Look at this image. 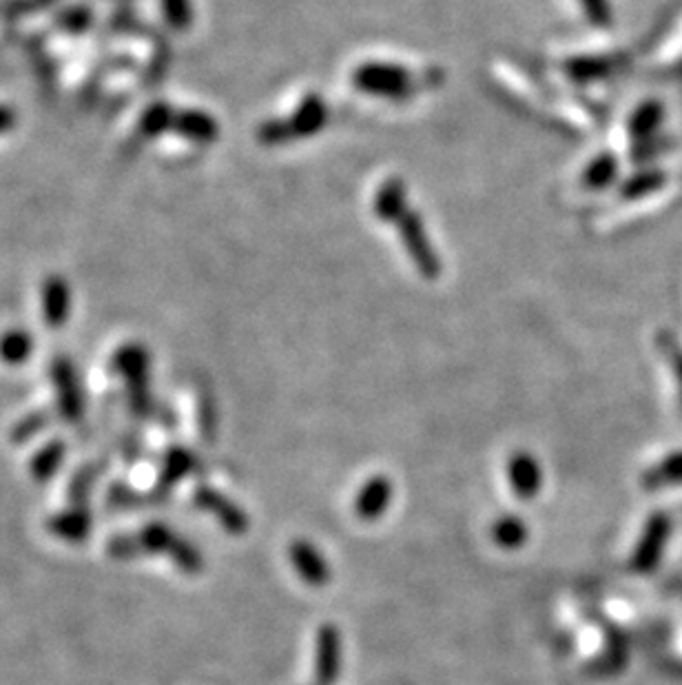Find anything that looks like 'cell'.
<instances>
[{"mask_svg": "<svg viewBox=\"0 0 682 685\" xmlns=\"http://www.w3.org/2000/svg\"><path fill=\"white\" fill-rule=\"evenodd\" d=\"M328 122V107L319 94H308L299 102L293 116L284 120H268L257 129V138L262 145H286L299 138H310L319 134Z\"/></svg>", "mask_w": 682, "mask_h": 685, "instance_id": "1", "label": "cell"}, {"mask_svg": "<svg viewBox=\"0 0 682 685\" xmlns=\"http://www.w3.org/2000/svg\"><path fill=\"white\" fill-rule=\"evenodd\" d=\"M353 85L370 96L401 100L415 94L417 80L406 67L370 60L353 71Z\"/></svg>", "mask_w": 682, "mask_h": 685, "instance_id": "2", "label": "cell"}, {"mask_svg": "<svg viewBox=\"0 0 682 685\" xmlns=\"http://www.w3.org/2000/svg\"><path fill=\"white\" fill-rule=\"evenodd\" d=\"M138 552H151V555H167L175 566L186 575H198L204 568V559L200 550L189 541L178 537L169 526L149 524L140 530L136 537Z\"/></svg>", "mask_w": 682, "mask_h": 685, "instance_id": "3", "label": "cell"}, {"mask_svg": "<svg viewBox=\"0 0 682 685\" xmlns=\"http://www.w3.org/2000/svg\"><path fill=\"white\" fill-rule=\"evenodd\" d=\"M113 371L124 377L129 388L131 408L138 415L151 411V391H149V353L140 344H127L113 355Z\"/></svg>", "mask_w": 682, "mask_h": 685, "instance_id": "4", "label": "cell"}, {"mask_svg": "<svg viewBox=\"0 0 682 685\" xmlns=\"http://www.w3.org/2000/svg\"><path fill=\"white\" fill-rule=\"evenodd\" d=\"M397 231L401 235L403 249L410 255V260L415 262L417 271L426 280H437L441 273V260L437 251H434L432 242L426 233V224H423L417 211L408 209L397 222Z\"/></svg>", "mask_w": 682, "mask_h": 685, "instance_id": "5", "label": "cell"}, {"mask_svg": "<svg viewBox=\"0 0 682 685\" xmlns=\"http://www.w3.org/2000/svg\"><path fill=\"white\" fill-rule=\"evenodd\" d=\"M671 537V519L665 513H654L643 528V535H640L636 550L632 555V566L638 575H649L660 566V559L665 555V548L669 544Z\"/></svg>", "mask_w": 682, "mask_h": 685, "instance_id": "6", "label": "cell"}, {"mask_svg": "<svg viewBox=\"0 0 682 685\" xmlns=\"http://www.w3.org/2000/svg\"><path fill=\"white\" fill-rule=\"evenodd\" d=\"M51 382L56 386L60 415L67 422H80L82 415H85V400H82L76 368L67 357H56L54 364H51Z\"/></svg>", "mask_w": 682, "mask_h": 685, "instance_id": "7", "label": "cell"}, {"mask_svg": "<svg viewBox=\"0 0 682 685\" xmlns=\"http://www.w3.org/2000/svg\"><path fill=\"white\" fill-rule=\"evenodd\" d=\"M193 499L202 510H206V513L220 521L226 533L244 535L248 530V517L244 515V510L240 506H235L231 499H226L222 493H217V490L202 486L195 490Z\"/></svg>", "mask_w": 682, "mask_h": 685, "instance_id": "8", "label": "cell"}, {"mask_svg": "<svg viewBox=\"0 0 682 685\" xmlns=\"http://www.w3.org/2000/svg\"><path fill=\"white\" fill-rule=\"evenodd\" d=\"M508 475H510V486L514 490V495L523 499V502H530V499H534L541 493L543 468L534 455L525 451L514 453L508 464Z\"/></svg>", "mask_w": 682, "mask_h": 685, "instance_id": "9", "label": "cell"}, {"mask_svg": "<svg viewBox=\"0 0 682 685\" xmlns=\"http://www.w3.org/2000/svg\"><path fill=\"white\" fill-rule=\"evenodd\" d=\"M288 557H291L297 575L302 577L308 586L322 588L330 581L328 561L322 557V552L310 544V541H293L291 548H288Z\"/></svg>", "mask_w": 682, "mask_h": 685, "instance_id": "10", "label": "cell"}, {"mask_svg": "<svg viewBox=\"0 0 682 685\" xmlns=\"http://www.w3.org/2000/svg\"><path fill=\"white\" fill-rule=\"evenodd\" d=\"M341 668V637L335 626L319 628L317 632V657H315V677L319 685H333L339 677Z\"/></svg>", "mask_w": 682, "mask_h": 685, "instance_id": "11", "label": "cell"}, {"mask_svg": "<svg viewBox=\"0 0 682 685\" xmlns=\"http://www.w3.org/2000/svg\"><path fill=\"white\" fill-rule=\"evenodd\" d=\"M392 502V484L384 475L368 479L355 497V515L364 521H375L386 513Z\"/></svg>", "mask_w": 682, "mask_h": 685, "instance_id": "12", "label": "cell"}, {"mask_svg": "<svg viewBox=\"0 0 682 685\" xmlns=\"http://www.w3.org/2000/svg\"><path fill=\"white\" fill-rule=\"evenodd\" d=\"M408 211V191L406 182L401 178H390L386 180L375 193V200H372V213L381 222H392L397 224L403 213Z\"/></svg>", "mask_w": 682, "mask_h": 685, "instance_id": "13", "label": "cell"}, {"mask_svg": "<svg viewBox=\"0 0 682 685\" xmlns=\"http://www.w3.org/2000/svg\"><path fill=\"white\" fill-rule=\"evenodd\" d=\"M71 311V293L67 282L54 275L43 286V315L51 329H60L67 324Z\"/></svg>", "mask_w": 682, "mask_h": 685, "instance_id": "14", "label": "cell"}, {"mask_svg": "<svg viewBox=\"0 0 682 685\" xmlns=\"http://www.w3.org/2000/svg\"><path fill=\"white\" fill-rule=\"evenodd\" d=\"M173 129L182 134L184 138H189L193 142H202V145H211V142L220 134V127L213 116L206 114V111H195L186 109L175 114Z\"/></svg>", "mask_w": 682, "mask_h": 685, "instance_id": "15", "label": "cell"}, {"mask_svg": "<svg viewBox=\"0 0 682 685\" xmlns=\"http://www.w3.org/2000/svg\"><path fill=\"white\" fill-rule=\"evenodd\" d=\"M49 533L56 535L65 541H82L87 539L91 530V517L82 508L67 510V513H58L56 517L49 519Z\"/></svg>", "mask_w": 682, "mask_h": 685, "instance_id": "16", "label": "cell"}, {"mask_svg": "<svg viewBox=\"0 0 682 685\" xmlns=\"http://www.w3.org/2000/svg\"><path fill=\"white\" fill-rule=\"evenodd\" d=\"M195 466H198V459H195L191 451H186V448H180V446H173L167 453V457H164V466L160 473V488L169 490L171 486L178 484L180 479L193 473Z\"/></svg>", "mask_w": 682, "mask_h": 685, "instance_id": "17", "label": "cell"}, {"mask_svg": "<svg viewBox=\"0 0 682 685\" xmlns=\"http://www.w3.org/2000/svg\"><path fill=\"white\" fill-rule=\"evenodd\" d=\"M614 63L609 58H598V56H581V58H570L563 65V71L576 83H594V80H601L605 76L612 74Z\"/></svg>", "mask_w": 682, "mask_h": 685, "instance_id": "18", "label": "cell"}, {"mask_svg": "<svg viewBox=\"0 0 682 685\" xmlns=\"http://www.w3.org/2000/svg\"><path fill=\"white\" fill-rule=\"evenodd\" d=\"M663 116H665V109L660 102L656 100L645 102V105H640L634 111L632 120H629V136L638 142H645L658 129L660 122H663Z\"/></svg>", "mask_w": 682, "mask_h": 685, "instance_id": "19", "label": "cell"}, {"mask_svg": "<svg viewBox=\"0 0 682 685\" xmlns=\"http://www.w3.org/2000/svg\"><path fill=\"white\" fill-rule=\"evenodd\" d=\"M527 537H530L527 524L523 519L514 517V515H505L501 519H496L494 526H492V539L505 550L521 548L527 541Z\"/></svg>", "mask_w": 682, "mask_h": 685, "instance_id": "20", "label": "cell"}, {"mask_svg": "<svg viewBox=\"0 0 682 685\" xmlns=\"http://www.w3.org/2000/svg\"><path fill=\"white\" fill-rule=\"evenodd\" d=\"M618 176V160L614 153H601L583 171V184L587 189H605Z\"/></svg>", "mask_w": 682, "mask_h": 685, "instance_id": "21", "label": "cell"}, {"mask_svg": "<svg viewBox=\"0 0 682 685\" xmlns=\"http://www.w3.org/2000/svg\"><path fill=\"white\" fill-rule=\"evenodd\" d=\"M667 182V176L663 171H656V169H649V171H640L636 176L627 178L623 184H620V198L625 200H636V198H645L649 193L658 191L663 184Z\"/></svg>", "mask_w": 682, "mask_h": 685, "instance_id": "22", "label": "cell"}, {"mask_svg": "<svg viewBox=\"0 0 682 685\" xmlns=\"http://www.w3.org/2000/svg\"><path fill=\"white\" fill-rule=\"evenodd\" d=\"M65 451V444L58 442V439L40 448L36 457L31 459V475H34L36 482H47V479L56 475V470L62 466V459H65Z\"/></svg>", "mask_w": 682, "mask_h": 685, "instance_id": "23", "label": "cell"}, {"mask_svg": "<svg viewBox=\"0 0 682 685\" xmlns=\"http://www.w3.org/2000/svg\"><path fill=\"white\" fill-rule=\"evenodd\" d=\"M34 351V340L27 331H7L0 337V360L5 364H23Z\"/></svg>", "mask_w": 682, "mask_h": 685, "instance_id": "24", "label": "cell"}, {"mask_svg": "<svg viewBox=\"0 0 682 685\" xmlns=\"http://www.w3.org/2000/svg\"><path fill=\"white\" fill-rule=\"evenodd\" d=\"M643 482L651 488L667 486V484H682V453L665 457L656 468L649 470Z\"/></svg>", "mask_w": 682, "mask_h": 685, "instance_id": "25", "label": "cell"}, {"mask_svg": "<svg viewBox=\"0 0 682 685\" xmlns=\"http://www.w3.org/2000/svg\"><path fill=\"white\" fill-rule=\"evenodd\" d=\"M173 122H175V111L169 105H164V102H158V105H153L144 111L140 120V129L144 136H158L164 129H173Z\"/></svg>", "mask_w": 682, "mask_h": 685, "instance_id": "26", "label": "cell"}, {"mask_svg": "<svg viewBox=\"0 0 682 685\" xmlns=\"http://www.w3.org/2000/svg\"><path fill=\"white\" fill-rule=\"evenodd\" d=\"M164 18L169 20L173 29H186L193 20V7L191 0H160Z\"/></svg>", "mask_w": 682, "mask_h": 685, "instance_id": "27", "label": "cell"}, {"mask_svg": "<svg viewBox=\"0 0 682 685\" xmlns=\"http://www.w3.org/2000/svg\"><path fill=\"white\" fill-rule=\"evenodd\" d=\"M581 7L587 16V20L596 27H609L612 25V5L609 0H581Z\"/></svg>", "mask_w": 682, "mask_h": 685, "instance_id": "28", "label": "cell"}, {"mask_svg": "<svg viewBox=\"0 0 682 685\" xmlns=\"http://www.w3.org/2000/svg\"><path fill=\"white\" fill-rule=\"evenodd\" d=\"M47 419L49 417L45 413H34V415L25 417L23 422L16 424V428L12 431V439H14L16 444L27 442V439H31V437L43 431V428L47 426Z\"/></svg>", "mask_w": 682, "mask_h": 685, "instance_id": "29", "label": "cell"}, {"mask_svg": "<svg viewBox=\"0 0 682 685\" xmlns=\"http://www.w3.org/2000/svg\"><path fill=\"white\" fill-rule=\"evenodd\" d=\"M93 479H96V468H82L80 473H76L74 482H71L69 488V495H71V502L74 504H82L89 495Z\"/></svg>", "mask_w": 682, "mask_h": 685, "instance_id": "30", "label": "cell"}, {"mask_svg": "<svg viewBox=\"0 0 682 685\" xmlns=\"http://www.w3.org/2000/svg\"><path fill=\"white\" fill-rule=\"evenodd\" d=\"M12 127H14V114H12V109L0 107V134H3V131H9Z\"/></svg>", "mask_w": 682, "mask_h": 685, "instance_id": "31", "label": "cell"}, {"mask_svg": "<svg viewBox=\"0 0 682 685\" xmlns=\"http://www.w3.org/2000/svg\"><path fill=\"white\" fill-rule=\"evenodd\" d=\"M674 366H676L678 377L682 380V353H676V355H674Z\"/></svg>", "mask_w": 682, "mask_h": 685, "instance_id": "32", "label": "cell"}]
</instances>
